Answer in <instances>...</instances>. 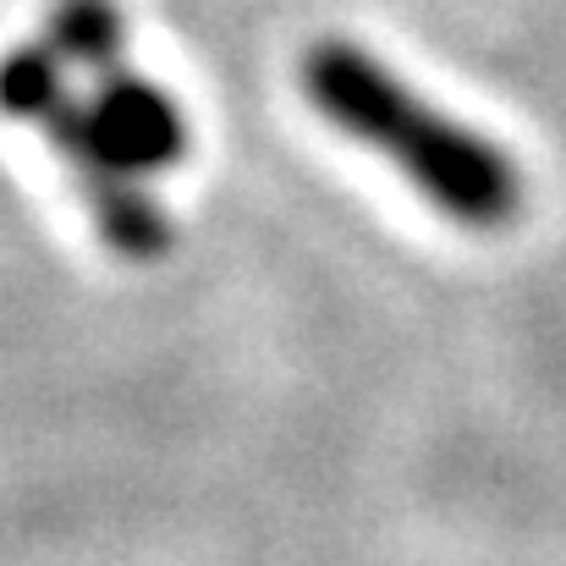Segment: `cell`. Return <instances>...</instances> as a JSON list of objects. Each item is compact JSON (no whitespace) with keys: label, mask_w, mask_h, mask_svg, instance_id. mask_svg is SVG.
I'll list each match as a JSON object with an SVG mask.
<instances>
[{"label":"cell","mask_w":566,"mask_h":566,"mask_svg":"<svg viewBox=\"0 0 566 566\" xmlns=\"http://www.w3.org/2000/svg\"><path fill=\"white\" fill-rule=\"evenodd\" d=\"M308 105L353 144L375 149L396 177L462 231H506L523 214L528 182L517 160L479 127L446 116L390 66L347 39H319L303 55Z\"/></svg>","instance_id":"cell-1"},{"label":"cell","mask_w":566,"mask_h":566,"mask_svg":"<svg viewBox=\"0 0 566 566\" xmlns=\"http://www.w3.org/2000/svg\"><path fill=\"white\" fill-rule=\"evenodd\" d=\"M44 39L55 44L61 61H72L83 72H105L127 50V28H122L116 0H55Z\"/></svg>","instance_id":"cell-2"},{"label":"cell","mask_w":566,"mask_h":566,"mask_svg":"<svg viewBox=\"0 0 566 566\" xmlns=\"http://www.w3.org/2000/svg\"><path fill=\"white\" fill-rule=\"evenodd\" d=\"M66 94V72L50 39H28L0 55V116L33 127L55 99Z\"/></svg>","instance_id":"cell-3"}]
</instances>
